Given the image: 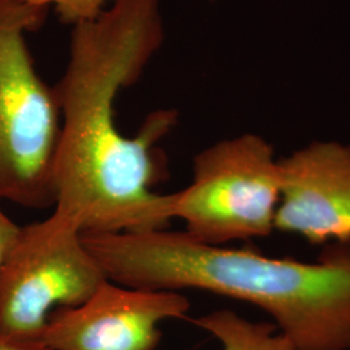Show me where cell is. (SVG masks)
Wrapping results in <instances>:
<instances>
[{
  "mask_svg": "<svg viewBox=\"0 0 350 350\" xmlns=\"http://www.w3.org/2000/svg\"><path fill=\"white\" fill-rule=\"evenodd\" d=\"M0 350H46L40 347H31V345H23L0 340Z\"/></svg>",
  "mask_w": 350,
  "mask_h": 350,
  "instance_id": "8fae6325",
  "label": "cell"
},
{
  "mask_svg": "<svg viewBox=\"0 0 350 350\" xmlns=\"http://www.w3.org/2000/svg\"><path fill=\"white\" fill-rule=\"evenodd\" d=\"M280 169L274 148L254 134L218 142L195 156L192 182L175 192L173 219L200 243L222 247L275 230Z\"/></svg>",
  "mask_w": 350,
  "mask_h": 350,
  "instance_id": "277c9868",
  "label": "cell"
},
{
  "mask_svg": "<svg viewBox=\"0 0 350 350\" xmlns=\"http://www.w3.org/2000/svg\"><path fill=\"white\" fill-rule=\"evenodd\" d=\"M189 300L175 291L125 287L107 280L83 304L51 314L46 350H156L159 325L183 318Z\"/></svg>",
  "mask_w": 350,
  "mask_h": 350,
  "instance_id": "8992f818",
  "label": "cell"
},
{
  "mask_svg": "<svg viewBox=\"0 0 350 350\" xmlns=\"http://www.w3.org/2000/svg\"><path fill=\"white\" fill-rule=\"evenodd\" d=\"M20 231L21 226L16 225L0 206V271L12 252Z\"/></svg>",
  "mask_w": 350,
  "mask_h": 350,
  "instance_id": "30bf717a",
  "label": "cell"
},
{
  "mask_svg": "<svg viewBox=\"0 0 350 350\" xmlns=\"http://www.w3.org/2000/svg\"><path fill=\"white\" fill-rule=\"evenodd\" d=\"M47 12L0 0V201L37 211L56 200L62 109L55 88L38 75L25 37L40 29Z\"/></svg>",
  "mask_w": 350,
  "mask_h": 350,
  "instance_id": "3957f363",
  "label": "cell"
},
{
  "mask_svg": "<svg viewBox=\"0 0 350 350\" xmlns=\"http://www.w3.org/2000/svg\"><path fill=\"white\" fill-rule=\"evenodd\" d=\"M275 230L308 243L350 241V146L317 142L279 160Z\"/></svg>",
  "mask_w": 350,
  "mask_h": 350,
  "instance_id": "52a82bcc",
  "label": "cell"
},
{
  "mask_svg": "<svg viewBox=\"0 0 350 350\" xmlns=\"http://www.w3.org/2000/svg\"><path fill=\"white\" fill-rule=\"evenodd\" d=\"M193 323L217 338L222 350H299L282 332L276 334L275 325L252 322L228 309L202 315Z\"/></svg>",
  "mask_w": 350,
  "mask_h": 350,
  "instance_id": "ba28073f",
  "label": "cell"
},
{
  "mask_svg": "<svg viewBox=\"0 0 350 350\" xmlns=\"http://www.w3.org/2000/svg\"><path fill=\"white\" fill-rule=\"evenodd\" d=\"M29 5L49 10L53 7L55 12L59 14L60 21L64 24L79 25L94 21L104 12V7L109 1L117 0H20Z\"/></svg>",
  "mask_w": 350,
  "mask_h": 350,
  "instance_id": "9c48e42d",
  "label": "cell"
},
{
  "mask_svg": "<svg viewBox=\"0 0 350 350\" xmlns=\"http://www.w3.org/2000/svg\"><path fill=\"white\" fill-rule=\"evenodd\" d=\"M107 280L73 222L52 213L21 227L0 271V340L40 347L51 314L79 306Z\"/></svg>",
  "mask_w": 350,
  "mask_h": 350,
  "instance_id": "5b68a950",
  "label": "cell"
},
{
  "mask_svg": "<svg viewBox=\"0 0 350 350\" xmlns=\"http://www.w3.org/2000/svg\"><path fill=\"white\" fill-rule=\"evenodd\" d=\"M163 42L159 0H117L73 29L66 70L53 86L62 109L53 213L81 234L163 230L173 219L174 193L152 188L167 176L157 143L178 112L150 113L133 138L114 121L118 92L138 82Z\"/></svg>",
  "mask_w": 350,
  "mask_h": 350,
  "instance_id": "6da1fadb",
  "label": "cell"
},
{
  "mask_svg": "<svg viewBox=\"0 0 350 350\" xmlns=\"http://www.w3.org/2000/svg\"><path fill=\"white\" fill-rule=\"evenodd\" d=\"M82 240L113 283L243 301L269 314L299 350H350V241L302 262L204 244L166 228Z\"/></svg>",
  "mask_w": 350,
  "mask_h": 350,
  "instance_id": "7a4b0ae2",
  "label": "cell"
}]
</instances>
